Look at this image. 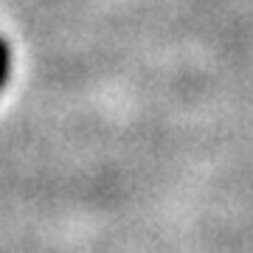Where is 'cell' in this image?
<instances>
[{
	"label": "cell",
	"mask_w": 253,
	"mask_h": 253,
	"mask_svg": "<svg viewBox=\"0 0 253 253\" xmlns=\"http://www.w3.org/2000/svg\"><path fill=\"white\" fill-rule=\"evenodd\" d=\"M6 79H9V45H6V40H0V90H3Z\"/></svg>",
	"instance_id": "1"
}]
</instances>
